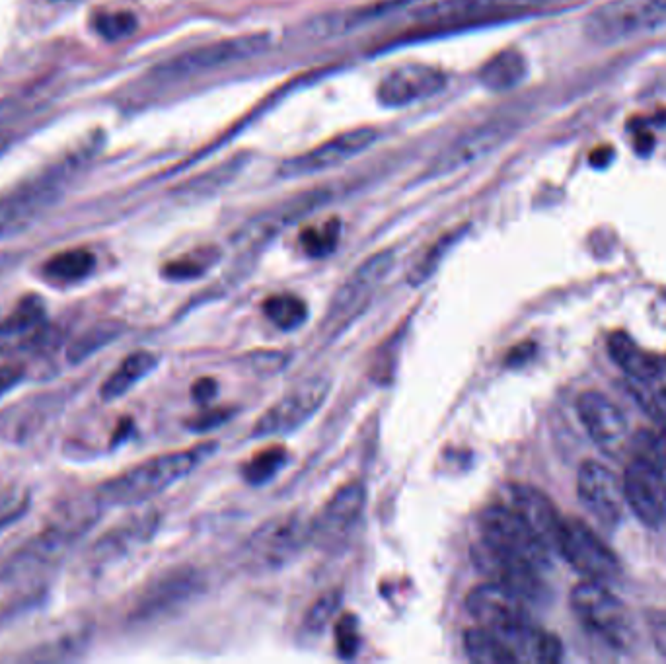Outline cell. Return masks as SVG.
Returning a JSON list of instances; mask_svg holds the SVG:
<instances>
[{"mask_svg":"<svg viewBox=\"0 0 666 664\" xmlns=\"http://www.w3.org/2000/svg\"><path fill=\"white\" fill-rule=\"evenodd\" d=\"M215 444H201L191 450L170 452L127 470L125 474L104 483L96 499L102 507H133L160 495L174 483L184 480L203 458L213 452Z\"/></svg>","mask_w":666,"mask_h":664,"instance_id":"6da1fadb","label":"cell"},{"mask_svg":"<svg viewBox=\"0 0 666 664\" xmlns=\"http://www.w3.org/2000/svg\"><path fill=\"white\" fill-rule=\"evenodd\" d=\"M540 4L542 0H437L413 12L417 30L407 32L402 41L511 20L530 14Z\"/></svg>","mask_w":666,"mask_h":664,"instance_id":"7a4b0ae2","label":"cell"},{"mask_svg":"<svg viewBox=\"0 0 666 664\" xmlns=\"http://www.w3.org/2000/svg\"><path fill=\"white\" fill-rule=\"evenodd\" d=\"M98 507L102 505L100 503L96 507L76 505L65 509L8 561L4 569L6 577L10 579L28 577L59 561L71 550L74 542L92 526V522L96 520Z\"/></svg>","mask_w":666,"mask_h":664,"instance_id":"3957f363","label":"cell"},{"mask_svg":"<svg viewBox=\"0 0 666 664\" xmlns=\"http://www.w3.org/2000/svg\"><path fill=\"white\" fill-rule=\"evenodd\" d=\"M666 26V0H608L583 22V36L594 45H616Z\"/></svg>","mask_w":666,"mask_h":664,"instance_id":"277c9868","label":"cell"},{"mask_svg":"<svg viewBox=\"0 0 666 664\" xmlns=\"http://www.w3.org/2000/svg\"><path fill=\"white\" fill-rule=\"evenodd\" d=\"M555 552L585 581L610 585L620 579L622 565L614 552L579 518H563Z\"/></svg>","mask_w":666,"mask_h":664,"instance_id":"5b68a950","label":"cell"},{"mask_svg":"<svg viewBox=\"0 0 666 664\" xmlns=\"http://www.w3.org/2000/svg\"><path fill=\"white\" fill-rule=\"evenodd\" d=\"M571 608L579 622L606 643L626 649L633 639L628 608L600 583L583 581L571 591Z\"/></svg>","mask_w":666,"mask_h":664,"instance_id":"8992f818","label":"cell"},{"mask_svg":"<svg viewBox=\"0 0 666 664\" xmlns=\"http://www.w3.org/2000/svg\"><path fill=\"white\" fill-rule=\"evenodd\" d=\"M269 45V37L265 34H252V36L228 37L191 51L162 63L156 74L162 80H185L191 76L215 73L234 63H242L252 59L265 51Z\"/></svg>","mask_w":666,"mask_h":664,"instance_id":"52a82bcc","label":"cell"},{"mask_svg":"<svg viewBox=\"0 0 666 664\" xmlns=\"http://www.w3.org/2000/svg\"><path fill=\"white\" fill-rule=\"evenodd\" d=\"M481 536L493 548L513 555L520 561L546 571L550 567V550L536 532L509 505H491L480 517Z\"/></svg>","mask_w":666,"mask_h":664,"instance_id":"ba28073f","label":"cell"},{"mask_svg":"<svg viewBox=\"0 0 666 664\" xmlns=\"http://www.w3.org/2000/svg\"><path fill=\"white\" fill-rule=\"evenodd\" d=\"M394 261V252L386 250L370 256L363 265L353 271V275L341 285L337 295L333 296L332 308L326 316V330L330 335L343 330L367 308L374 291L392 271Z\"/></svg>","mask_w":666,"mask_h":664,"instance_id":"9c48e42d","label":"cell"},{"mask_svg":"<svg viewBox=\"0 0 666 664\" xmlns=\"http://www.w3.org/2000/svg\"><path fill=\"white\" fill-rule=\"evenodd\" d=\"M330 388L332 384L326 376H314L300 382L287 396H283L275 406L261 415L254 427V437L265 439L293 433L324 406Z\"/></svg>","mask_w":666,"mask_h":664,"instance_id":"30bf717a","label":"cell"},{"mask_svg":"<svg viewBox=\"0 0 666 664\" xmlns=\"http://www.w3.org/2000/svg\"><path fill=\"white\" fill-rule=\"evenodd\" d=\"M472 559L491 583L515 592L528 604H540L548 598V589L540 577L542 571L526 561L493 548L485 540L472 548Z\"/></svg>","mask_w":666,"mask_h":664,"instance_id":"8fae6325","label":"cell"},{"mask_svg":"<svg viewBox=\"0 0 666 664\" xmlns=\"http://www.w3.org/2000/svg\"><path fill=\"white\" fill-rule=\"evenodd\" d=\"M378 139V131L370 127H361L353 131H345L330 141H326L320 147L312 148L300 156L287 160L279 174L283 178H302V176H314L326 170L337 168L345 164L347 160L359 156L367 148L372 147Z\"/></svg>","mask_w":666,"mask_h":664,"instance_id":"7c38bea8","label":"cell"},{"mask_svg":"<svg viewBox=\"0 0 666 664\" xmlns=\"http://www.w3.org/2000/svg\"><path fill=\"white\" fill-rule=\"evenodd\" d=\"M579 419L594 444L608 456H622L629 450L631 435L626 415L604 394L589 390L577 400Z\"/></svg>","mask_w":666,"mask_h":664,"instance_id":"4fadbf2b","label":"cell"},{"mask_svg":"<svg viewBox=\"0 0 666 664\" xmlns=\"http://www.w3.org/2000/svg\"><path fill=\"white\" fill-rule=\"evenodd\" d=\"M511 131L513 125L505 119H495L466 131L444 148L441 154L435 156L427 170V178L450 176L452 172L462 170L472 162H478L495 148L501 147L509 139Z\"/></svg>","mask_w":666,"mask_h":664,"instance_id":"5bb4252c","label":"cell"},{"mask_svg":"<svg viewBox=\"0 0 666 664\" xmlns=\"http://www.w3.org/2000/svg\"><path fill=\"white\" fill-rule=\"evenodd\" d=\"M577 491L581 503L604 526L612 528L624 517V485L610 468L598 462H585L579 470Z\"/></svg>","mask_w":666,"mask_h":664,"instance_id":"9a60e30c","label":"cell"},{"mask_svg":"<svg viewBox=\"0 0 666 664\" xmlns=\"http://www.w3.org/2000/svg\"><path fill=\"white\" fill-rule=\"evenodd\" d=\"M446 86V74L431 65H404L386 74L376 90L384 108H406L437 96Z\"/></svg>","mask_w":666,"mask_h":664,"instance_id":"2e32d148","label":"cell"},{"mask_svg":"<svg viewBox=\"0 0 666 664\" xmlns=\"http://www.w3.org/2000/svg\"><path fill=\"white\" fill-rule=\"evenodd\" d=\"M624 497L626 505L649 528H661L666 522V478L631 458L624 472Z\"/></svg>","mask_w":666,"mask_h":664,"instance_id":"e0dca14e","label":"cell"},{"mask_svg":"<svg viewBox=\"0 0 666 664\" xmlns=\"http://www.w3.org/2000/svg\"><path fill=\"white\" fill-rule=\"evenodd\" d=\"M526 600L515 592L507 591L495 583H485L476 587L466 596V610L478 620L481 628L501 633L517 628L530 620Z\"/></svg>","mask_w":666,"mask_h":664,"instance_id":"ac0fdd59","label":"cell"},{"mask_svg":"<svg viewBox=\"0 0 666 664\" xmlns=\"http://www.w3.org/2000/svg\"><path fill=\"white\" fill-rule=\"evenodd\" d=\"M310 540V526L296 517H283L267 522L250 538L248 557L263 567L283 565Z\"/></svg>","mask_w":666,"mask_h":664,"instance_id":"d6986e66","label":"cell"},{"mask_svg":"<svg viewBox=\"0 0 666 664\" xmlns=\"http://www.w3.org/2000/svg\"><path fill=\"white\" fill-rule=\"evenodd\" d=\"M57 178H43L0 199V240L20 232L24 226L36 221L37 217L57 199L59 195Z\"/></svg>","mask_w":666,"mask_h":664,"instance_id":"ffe728a7","label":"cell"},{"mask_svg":"<svg viewBox=\"0 0 666 664\" xmlns=\"http://www.w3.org/2000/svg\"><path fill=\"white\" fill-rule=\"evenodd\" d=\"M367 501V489L361 481L343 485L318 518L310 524V540L320 544H332L359 520Z\"/></svg>","mask_w":666,"mask_h":664,"instance_id":"44dd1931","label":"cell"},{"mask_svg":"<svg viewBox=\"0 0 666 664\" xmlns=\"http://www.w3.org/2000/svg\"><path fill=\"white\" fill-rule=\"evenodd\" d=\"M509 497H511V507L536 532V536L546 544V548L550 552H555L563 517H559L550 497L540 489L522 483H515L509 487Z\"/></svg>","mask_w":666,"mask_h":664,"instance_id":"7402d4cb","label":"cell"},{"mask_svg":"<svg viewBox=\"0 0 666 664\" xmlns=\"http://www.w3.org/2000/svg\"><path fill=\"white\" fill-rule=\"evenodd\" d=\"M495 635L513 653L517 663L552 664L559 663L563 657L559 639L552 633L534 626L532 622H526L522 626Z\"/></svg>","mask_w":666,"mask_h":664,"instance_id":"603a6c76","label":"cell"},{"mask_svg":"<svg viewBox=\"0 0 666 664\" xmlns=\"http://www.w3.org/2000/svg\"><path fill=\"white\" fill-rule=\"evenodd\" d=\"M197 579L195 573L187 571H178L160 577L154 585H150L145 594L141 596L135 616L141 620H150L154 616H160L180 602L187 600L193 591L197 589Z\"/></svg>","mask_w":666,"mask_h":664,"instance_id":"cb8c5ba5","label":"cell"},{"mask_svg":"<svg viewBox=\"0 0 666 664\" xmlns=\"http://www.w3.org/2000/svg\"><path fill=\"white\" fill-rule=\"evenodd\" d=\"M154 530H156L154 515H141L127 522H121V526L113 528L106 536L100 538L92 555L100 563H111L148 542Z\"/></svg>","mask_w":666,"mask_h":664,"instance_id":"d4e9b609","label":"cell"},{"mask_svg":"<svg viewBox=\"0 0 666 664\" xmlns=\"http://www.w3.org/2000/svg\"><path fill=\"white\" fill-rule=\"evenodd\" d=\"M610 357L637 382H655L665 372L659 357L643 351L628 333H612L608 339Z\"/></svg>","mask_w":666,"mask_h":664,"instance_id":"484cf974","label":"cell"},{"mask_svg":"<svg viewBox=\"0 0 666 664\" xmlns=\"http://www.w3.org/2000/svg\"><path fill=\"white\" fill-rule=\"evenodd\" d=\"M411 0H380L378 4H372L367 8H359V10H347V12H339V14H330V16H322L320 20H316L308 34L316 37H330L339 36L343 32H349L353 28H359L363 24H367L370 20H376L400 6H404Z\"/></svg>","mask_w":666,"mask_h":664,"instance_id":"4316f807","label":"cell"},{"mask_svg":"<svg viewBox=\"0 0 666 664\" xmlns=\"http://www.w3.org/2000/svg\"><path fill=\"white\" fill-rule=\"evenodd\" d=\"M528 73L524 55L517 49H505L493 55L480 71V82L493 92H507L517 88Z\"/></svg>","mask_w":666,"mask_h":664,"instance_id":"83f0119b","label":"cell"},{"mask_svg":"<svg viewBox=\"0 0 666 664\" xmlns=\"http://www.w3.org/2000/svg\"><path fill=\"white\" fill-rule=\"evenodd\" d=\"M158 365V357L148 351H137L129 355L117 370L111 372L110 378L102 386V398L113 402L125 396L137 382H141Z\"/></svg>","mask_w":666,"mask_h":664,"instance_id":"f1b7e54d","label":"cell"},{"mask_svg":"<svg viewBox=\"0 0 666 664\" xmlns=\"http://www.w3.org/2000/svg\"><path fill=\"white\" fill-rule=\"evenodd\" d=\"M96 265L94 254H90L84 248L67 250L49 259L43 267L45 279H49L55 285H73L82 279H86Z\"/></svg>","mask_w":666,"mask_h":664,"instance_id":"f546056e","label":"cell"},{"mask_svg":"<svg viewBox=\"0 0 666 664\" xmlns=\"http://www.w3.org/2000/svg\"><path fill=\"white\" fill-rule=\"evenodd\" d=\"M464 649L474 663L481 664H513L517 663L513 653L505 647V643L489 629H468L464 635Z\"/></svg>","mask_w":666,"mask_h":664,"instance_id":"4dcf8cb0","label":"cell"},{"mask_svg":"<svg viewBox=\"0 0 666 664\" xmlns=\"http://www.w3.org/2000/svg\"><path fill=\"white\" fill-rule=\"evenodd\" d=\"M263 312L283 332H293L296 328H300L308 318L306 302L289 293L269 296L263 302Z\"/></svg>","mask_w":666,"mask_h":664,"instance_id":"1f68e13d","label":"cell"},{"mask_svg":"<svg viewBox=\"0 0 666 664\" xmlns=\"http://www.w3.org/2000/svg\"><path fill=\"white\" fill-rule=\"evenodd\" d=\"M631 458L641 460L666 478V431L643 429L631 437Z\"/></svg>","mask_w":666,"mask_h":664,"instance_id":"d6a6232c","label":"cell"},{"mask_svg":"<svg viewBox=\"0 0 666 664\" xmlns=\"http://www.w3.org/2000/svg\"><path fill=\"white\" fill-rule=\"evenodd\" d=\"M341 236V224L337 219L322 226H310L300 234V244L306 256L310 258H328L335 252Z\"/></svg>","mask_w":666,"mask_h":664,"instance_id":"836d02e7","label":"cell"},{"mask_svg":"<svg viewBox=\"0 0 666 664\" xmlns=\"http://www.w3.org/2000/svg\"><path fill=\"white\" fill-rule=\"evenodd\" d=\"M287 464V450L281 446H273L267 450H261L256 454L242 470L244 480L252 485H263L273 480L281 468Z\"/></svg>","mask_w":666,"mask_h":664,"instance_id":"e575fe53","label":"cell"},{"mask_svg":"<svg viewBox=\"0 0 666 664\" xmlns=\"http://www.w3.org/2000/svg\"><path fill=\"white\" fill-rule=\"evenodd\" d=\"M121 332L119 326L115 324H102L96 326L86 333H82L73 345L69 347V361L71 363H82L84 359H88L90 355H94L96 351H100L102 347H106L110 341H113Z\"/></svg>","mask_w":666,"mask_h":664,"instance_id":"d590c367","label":"cell"},{"mask_svg":"<svg viewBox=\"0 0 666 664\" xmlns=\"http://www.w3.org/2000/svg\"><path fill=\"white\" fill-rule=\"evenodd\" d=\"M460 234H462V230H454V232H450V234H446V236H443L427 254H425V258L421 259L415 267H413V271L409 273V283L411 285H421V283H425L427 279H431L433 277V273L439 269V265H441V261H443L444 256L448 254V250L456 244V240H460Z\"/></svg>","mask_w":666,"mask_h":664,"instance_id":"8d00e7d4","label":"cell"},{"mask_svg":"<svg viewBox=\"0 0 666 664\" xmlns=\"http://www.w3.org/2000/svg\"><path fill=\"white\" fill-rule=\"evenodd\" d=\"M98 34L110 41L131 36L137 30V18L131 12H108L100 14L94 22Z\"/></svg>","mask_w":666,"mask_h":664,"instance_id":"74e56055","label":"cell"},{"mask_svg":"<svg viewBox=\"0 0 666 664\" xmlns=\"http://www.w3.org/2000/svg\"><path fill=\"white\" fill-rule=\"evenodd\" d=\"M335 647L339 657L353 659L359 651V626L355 616H343L335 626Z\"/></svg>","mask_w":666,"mask_h":664,"instance_id":"f35d334b","label":"cell"},{"mask_svg":"<svg viewBox=\"0 0 666 664\" xmlns=\"http://www.w3.org/2000/svg\"><path fill=\"white\" fill-rule=\"evenodd\" d=\"M339 604H341V594L337 591L328 592L322 598H318L306 616V628L310 631H320V629L326 628L328 622L332 620L333 614L337 612Z\"/></svg>","mask_w":666,"mask_h":664,"instance_id":"ab89813d","label":"cell"},{"mask_svg":"<svg viewBox=\"0 0 666 664\" xmlns=\"http://www.w3.org/2000/svg\"><path fill=\"white\" fill-rule=\"evenodd\" d=\"M211 263L205 261V259L199 258H184L178 259V261H172L164 267V277L172 279V281H187V279H195V277H201L207 267Z\"/></svg>","mask_w":666,"mask_h":664,"instance_id":"60d3db41","label":"cell"},{"mask_svg":"<svg viewBox=\"0 0 666 664\" xmlns=\"http://www.w3.org/2000/svg\"><path fill=\"white\" fill-rule=\"evenodd\" d=\"M28 509V497L22 495H4L0 497V530L14 524Z\"/></svg>","mask_w":666,"mask_h":664,"instance_id":"b9f144b4","label":"cell"},{"mask_svg":"<svg viewBox=\"0 0 666 664\" xmlns=\"http://www.w3.org/2000/svg\"><path fill=\"white\" fill-rule=\"evenodd\" d=\"M191 394H193V398H195L197 404H209V402L215 400V396L219 394V384H217L215 378H209V376L199 378V380L193 384Z\"/></svg>","mask_w":666,"mask_h":664,"instance_id":"7bdbcfd3","label":"cell"},{"mask_svg":"<svg viewBox=\"0 0 666 664\" xmlns=\"http://www.w3.org/2000/svg\"><path fill=\"white\" fill-rule=\"evenodd\" d=\"M24 369L18 365H4L0 367V398L14 390L24 380Z\"/></svg>","mask_w":666,"mask_h":664,"instance_id":"ee69618b","label":"cell"},{"mask_svg":"<svg viewBox=\"0 0 666 664\" xmlns=\"http://www.w3.org/2000/svg\"><path fill=\"white\" fill-rule=\"evenodd\" d=\"M534 351H536L534 343H522V345H518V347H515V349L509 353V357H507V365H509V367H520V365H524V363L534 355Z\"/></svg>","mask_w":666,"mask_h":664,"instance_id":"f6af8a7d","label":"cell"},{"mask_svg":"<svg viewBox=\"0 0 666 664\" xmlns=\"http://www.w3.org/2000/svg\"><path fill=\"white\" fill-rule=\"evenodd\" d=\"M224 419H226V413H224V411H211V413L201 415V419L195 421L191 427H193V429H199V431H207V429H213V427L221 425Z\"/></svg>","mask_w":666,"mask_h":664,"instance_id":"bcb514c9","label":"cell"},{"mask_svg":"<svg viewBox=\"0 0 666 664\" xmlns=\"http://www.w3.org/2000/svg\"><path fill=\"white\" fill-rule=\"evenodd\" d=\"M2 147H4V141H2V139H0V150H2Z\"/></svg>","mask_w":666,"mask_h":664,"instance_id":"7dc6e473","label":"cell"}]
</instances>
